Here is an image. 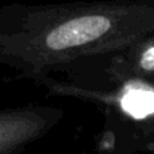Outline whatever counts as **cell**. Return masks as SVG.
Instances as JSON below:
<instances>
[{
    "mask_svg": "<svg viewBox=\"0 0 154 154\" xmlns=\"http://www.w3.org/2000/svg\"><path fill=\"white\" fill-rule=\"evenodd\" d=\"M154 35V0L0 8V66L38 81L88 57L111 55Z\"/></svg>",
    "mask_w": 154,
    "mask_h": 154,
    "instance_id": "cell-1",
    "label": "cell"
},
{
    "mask_svg": "<svg viewBox=\"0 0 154 154\" xmlns=\"http://www.w3.org/2000/svg\"><path fill=\"white\" fill-rule=\"evenodd\" d=\"M108 57L106 75L112 82H151L154 78V35Z\"/></svg>",
    "mask_w": 154,
    "mask_h": 154,
    "instance_id": "cell-3",
    "label": "cell"
},
{
    "mask_svg": "<svg viewBox=\"0 0 154 154\" xmlns=\"http://www.w3.org/2000/svg\"><path fill=\"white\" fill-rule=\"evenodd\" d=\"M63 111L45 105L0 109V154H20L61 120Z\"/></svg>",
    "mask_w": 154,
    "mask_h": 154,
    "instance_id": "cell-2",
    "label": "cell"
},
{
    "mask_svg": "<svg viewBox=\"0 0 154 154\" xmlns=\"http://www.w3.org/2000/svg\"><path fill=\"white\" fill-rule=\"evenodd\" d=\"M153 154H154V153H153Z\"/></svg>",
    "mask_w": 154,
    "mask_h": 154,
    "instance_id": "cell-4",
    "label": "cell"
}]
</instances>
